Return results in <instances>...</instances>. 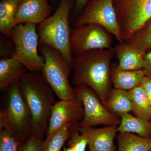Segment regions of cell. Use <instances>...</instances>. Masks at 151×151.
I'll return each instance as SVG.
<instances>
[{"mask_svg": "<svg viewBox=\"0 0 151 151\" xmlns=\"http://www.w3.org/2000/svg\"><path fill=\"white\" fill-rule=\"evenodd\" d=\"M57 0H50V2L52 3V4H55L56 3Z\"/></svg>", "mask_w": 151, "mask_h": 151, "instance_id": "d6a6232c", "label": "cell"}, {"mask_svg": "<svg viewBox=\"0 0 151 151\" xmlns=\"http://www.w3.org/2000/svg\"><path fill=\"white\" fill-rule=\"evenodd\" d=\"M11 38L15 46L13 58L30 72H41L45 60L38 51L39 43L37 25H17L12 32Z\"/></svg>", "mask_w": 151, "mask_h": 151, "instance_id": "8992f818", "label": "cell"}, {"mask_svg": "<svg viewBox=\"0 0 151 151\" xmlns=\"http://www.w3.org/2000/svg\"><path fill=\"white\" fill-rule=\"evenodd\" d=\"M100 25L114 35L120 44L124 42L113 6V0H91L74 23L75 27L87 24Z\"/></svg>", "mask_w": 151, "mask_h": 151, "instance_id": "ba28073f", "label": "cell"}, {"mask_svg": "<svg viewBox=\"0 0 151 151\" xmlns=\"http://www.w3.org/2000/svg\"><path fill=\"white\" fill-rule=\"evenodd\" d=\"M50 0H21L15 15V24L38 25L50 16L53 10Z\"/></svg>", "mask_w": 151, "mask_h": 151, "instance_id": "7c38bea8", "label": "cell"}, {"mask_svg": "<svg viewBox=\"0 0 151 151\" xmlns=\"http://www.w3.org/2000/svg\"><path fill=\"white\" fill-rule=\"evenodd\" d=\"M121 122L118 127L120 133H135L142 137L151 139V121L134 117L129 113L121 116Z\"/></svg>", "mask_w": 151, "mask_h": 151, "instance_id": "ac0fdd59", "label": "cell"}, {"mask_svg": "<svg viewBox=\"0 0 151 151\" xmlns=\"http://www.w3.org/2000/svg\"><path fill=\"white\" fill-rule=\"evenodd\" d=\"M74 5V0H60L54 13L37 25L39 45H46L56 49L72 68L73 58L69 15Z\"/></svg>", "mask_w": 151, "mask_h": 151, "instance_id": "3957f363", "label": "cell"}, {"mask_svg": "<svg viewBox=\"0 0 151 151\" xmlns=\"http://www.w3.org/2000/svg\"><path fill=\"white\" fill-rule=\"evenodd\" d=\"M151 32V22L147 26H145V27L141 30L135 36L141 35L146 34Z\"/></svg>", "mask_w": 151, "mask_h": 151, "instance_id": "4dcf8cb0", "label": "cell"}, {"mask_svg": "<svg viewBox=\"0 0 151 151\" xmlns=\"http://www.w3.org/2000/svg\"><path fill=\"white\" fill-rule=\"evenodd\" d=\"M143 68L146 75L151 76V51L145 54L144 56Z\"/></svg>", "mask_w": 151, "mask_h": 151, "instance_id": "f546056e", "label": "cell"}, {"mask_svg": "<svg viewBox=\"0 0 151 151\" xmlns=\"http://www.w3.org/2000/svg\"><path fill=\"white\" fill-rule=\"evenodd\" d=\"M39 45L40 52L45 60L41 73L55 94L60 100L76 98L75 89L68 80L72 68L56 49L46 45Z\"/></svg>", "mask_w": 151, "mask_h": 151, "instance_id": "5b68a950", "label": "cell"}, {"mask_svg": "<svg viewBox=\"0 0 151 151\" xmlns=\"http://www.w3.org/2000/svg\"><path fill=\"white\" fill-rule=\"evenodd\" d=\"M134 45L139 48L146 51L151 49V32L141 35H137L127 42Z\"/></svg>", "mask_w": 151, "mask_h": 151, "instance_id": "4316f807", "label": "cell"}, {"mask_svg": "<svg viewBox=\"0 0 151 151\" xmlns=\"http://www.w3.org/2000/svg\"><path fill=\"white\" fill-rule=\"evenodd\" d=\"M74 1H75V5L74 6L73 15L75 19V22L83 9L91 0H74Z\"/></svg>", "mask_w": 151, "mask_h": 151, "instance_id": "83f0119b", "label": "cell"}, {"mask_svg": "<svg viewBox=\"0 0 151 151\" xmlns=\"http://www.w3.org/2000/svg\"><path fill=\"white\" fill-rule=\"evenodd\" d=\"M114 54V49L92 50L73 60V84L88 85L105 105L112 90L110 63Z\"/></svg>", "mask_w": 151, "mask_h": 151, "instance_id": "6da1fadb", "label": "cell"}, {"mask_svg": "<svg viewBox=\"0 0 151 151\" xmlns=\"http://www.w3.org/2000/svg\"><path fill=\"white\" fill-rule=\"evenodd\" d=\"M19 82L22 94L31 114L32 134L43 140L56 102L54 92L40 72H27Z\"/></svg>", "mask_w": 151, "mask_h": 151, "instance_id": "7a4b0ae2", "label": "cell"}, {"mask_svg": "<svg viewBox=\"0 0 151 151\" xmlns=\"http://www.w3.org/2000/svg\"><path fill=\"white\" fill-rule=\"evenodd\" d=\"M63 151H73V150L71 148L68 147L66 148H64Z\"/></svg>", "mask_w": 151, "mask_h": 151, "instance_id": "1f68e13d", "label": "cell"}, {"mask_svg": "<svg viewBox=\"0 0 151 151\" xmlns=\"http://www.w3.org/2000/svg\"><path fill=\"white\" fill-rule=\"evenodd\" d=\"M84 105L78 97L55 102L52 109L47 135L70 123L79 122L84 116Z\"/></svg>", "mask_w": 151, "mask_h": 151, "instance_id": "8fae6325", "label": "cell"}, {"mask_svg": "<svg viewBox=\"0 0 151 151\" xmlns=\"http://www.w3.org/2000/svg\"></svg>", "mask_w": 151, "mask_h": 151, "instance_id": "836d02e7", "label": "cell"}, {"mask_svg": "<svg viewBox=\"0 0 151 151\" xmlns=\"http://www.w3.org/2000/svg\"><path fill=\"white\" fill-rule=\"evenodd\" d=\"M140 85L146 92L151 105V76H145Z\"/></svg>", "mask_w": 151, "mask_h": 151, "instance_id": "f1b7e54d", "label": "cell"}, {"mask_svg": "<svg viewBox=\"0 0 151 151\" xmlns=\"http://www.w3.org/2000/svg\"><path fill=\"white\" fill-rule=\"evenodd\" d=\"M20 145L10 132L4 129H0V151H18Z\"/></svg>", "mask_w": 151, "mask_h": 151, "instance_id": "603a6c76", "label": "cell"}, {"mask_svg": "<svg viewBox=\"0 0 151 151\" xmlns=\"http://www.w3.org/2000/svg\"><path fill=\"white\" fill-rule=\"evenodd\" d=\"M4 36L1 37L0 40V55L1 58L13 57L15 52L14 45L12 40Z\"/></svg>", "mask_w": 151, "mask_h": 151, "instance_id": "484cf974", "label": "cell"}, {"mask_svg": "<svg viewBox=\"0 0 151 151\" xmlns=\"http://www.w3.org/2000/svg\"><path fill=\"white\" fill-rule=\"evenodd\" d=\"M42 141L32 134L25 143L20 145L18 151H42Z\"/></svg>", "mask_w": 151, "mask_h": 151, "instance_id": "d4e9b609", "label": "cell"}, {"mask_svg": "<svg viewBox=\"0 0 151 151\" xmlns=\"http://www.w3.org/2000/svg\"><path fill=\"white\" fill-rule=\"evenodd\" d=\"M88 145V139L84 135L76 131L68 140V146L73 151H85Z\"/></svg>", "mask_w": 151, "mask_h": 151, "instance_id": "cb8c5ba5", "label": "cell"}, {"mask_svg": "<svg viewBox=\"0 0 151 151\" xmlns=\"http://www.w3.org/2000/svg\"><path fill=\"white\" fill-rule=\"evenodd\" d=\"M79 122L70 123L47 135L42 143V151H60L74 132L78 131Z\"/></svg>", "mask_w": 151, "mask_h": 151, "instance_id": "e0dca14e", "label": "cell"}, {"mask_svg": "<svg viewBox=\"0 0 151 151\" xmlns=\"http://www.w3.org/2000/svg\"><path fill=\"white\" fill-rule=\"evenodd\" d=\"M21 0H1L0 2V32L6 37H11L16 26L15 15Z\"/></svg>", "mask_w": 151, "mask_h": 151, "instance_id": "d6986e66", "label": "cell"}, {"mask_svg": "<svg viewBox=\"0 0 151 151\" xmlns=\"http://www.w3.org/2000/svg\"><path fill=\"white\" fill-rule=\"evenodd\" d=\"M76 97L84 105V116L79 122V127H94L120 125L121 119L105 107L96 93L88 85L81 84L75 88Z\"/></svg>", "mask_w": 151, "mask_h": 151, "instance_id": "9c48e42d", "label": "cell"}, {"mask_svg": "<svg viewBox=\"0 0 151 151\" xmlns=\"http://www.w3.org/2000/svg\"><path fill=\"white\" fill-rule=\"evenodd\" d=\"M118 126L110 125L104 128L80 127L78 131L87 138L89 151H116L114 144Z\"/></svg>", "mask_w": 151, "mask_h": 151, "instance_id": "4fadbf2b", "label": "cell"}, {"mask_svg": "<svg viewBox=\"0 0 151 151\" xmlns=\"http://www.w3.org/2000/svg\"><path fill=\"white\" fill-rule=\"evenodd\" d=\"M118 151H151V139L131 133H120L116 137Z\"/></svg>", "mask_w": 151, "mask_h": 151, "instance_id": "44dd1931", "label": "cell"}, {"mask_svg": "<svg viewBox=\"0 0 151 151\" xmlns=\"http://www.w3.org/2000/svg\"><path fill=\"white\" fill-rule=\"evenodd\" d=\"M146 75L142 69L137 70H121L117 65L111 69L112 82L116 89L129 91L140 85Z\"/></svg>", "mask_w": 151, "mask_h": 151, "instance_id": "2e32d148", "label": "cell"}, {"mask_svg": "<svg viewBox=\"0 0 151 151\" xmlns=\"http://www.w3.org/2000/svg\"><path fill=\"white\" fill-rule=\"evenodd\" d=\"M124 42L132 39L151 19V0H113Z\"/></svg>", "mask_w": 151, "mask_h": 151, "instance_id": "52a82bcc", "label": "cell"}, {"mask_svg": "<svg viewBox=\"0 0 151 151\" xmlns=\"http://www.w3.org/2000/svg\"><path fill=\"white\" fill-rule=\"evenodd\" d=\"M19 81L7 88L6 105L0 111V129L10 132L22 144L32 134V118L22 94Z\"/></svg>", "mask_w": 151, "mask_h": 151, "instance_id": "277c9868", "label": "cell"}, {"mask_svg": "<svg viewBox=\"0 0 151 151\" xmlns=\"http://www.w3.org/2000/svg\"><path fill=\"white\" fill-rule=\"evenodd\" d=\"M119 60L117 67L121 70H137L142 69L145 51L128 42L116 45L114 49Z\"/></svg>", "mask_w": 151, "mask_h": 151, "instance_id": "5bb4252c", "label": "cell"}, {"mask_svg": "<svg viewBox=\"0 0 151 151\" xmlns=\"http://www.w3.org/2000/svg\"><path fill=\"white\" fill-rule=\"evenodd\" d=\"M111 34L98 24H87L76 27L71 32L70 43L76 56L95 49H113Z\"/></svg>", "mask_w": 151, "mask_h": 151, "instance_id": "30bf717a", "label": "cell"}, {"mask_svg": "<svg viewBox=\"0 0 151 151\" xmlns=\"http://www.w3.org/2000/svg\"><path fill=\"white\" fill-rule=\"evenodd\" d=\"M105 106L118 117L132 111V103L129 91L112 89Z\"/></svg>", "mask_w": 151, "mask_h": 151, "instance_id": "ffe728a7", "label": "cell"}, {"mask_svg": "<svg viewBox=\"0 0 151 151\" xmlns=\"http://www.w3.org/2000/svg\"><path fill=\"white\" fill-rule=\"evenodd\" d=\"M26 68L13 58L0 59V89H7L13 83L20 81L25 73Z\"/></svg>", "mask_w": 151, "mask_h": 151, "instance_id": "9a60e30c", "label": "cell"}, {"mask_svg": "<svg viewBox=\"0 0 151 151\" xmlns=\"http://www.w3.org/2000/svg\"><path fill=\"white\" fill-rule=\"evenodd\" d=\"M132 112L137 117L151 121V105L146 92L140 85L129 91Z\"/></svg>", "mask_w": 151, "mask_h": 151, "instance_id": "7402d4cb", "label": "cell"}]
</instances>
